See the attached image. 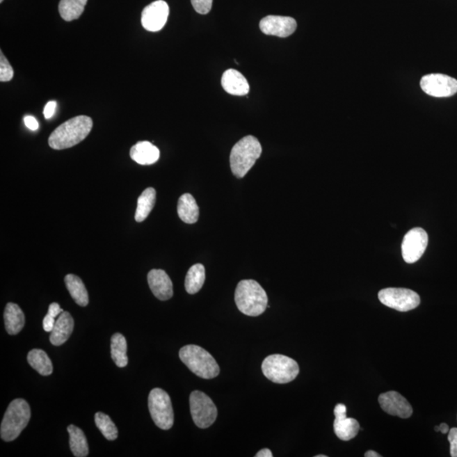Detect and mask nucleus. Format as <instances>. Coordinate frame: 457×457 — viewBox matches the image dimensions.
Wrapping results in <instances>:
<instances>
[{"label":"nucleus","mask_w":457,"mask_h":457,"mask_svg":"<svg viewBox=\"0 0 457 457\" xmlns=\"http://www.w3.org/2000/svg\"><path fill=\"white\" fill-rule=\"evenodd\" d=\"M93 125V120L86 115L74 117L65 121L51 134L49 138L50 147L62 150L77 145L91 132Z\"/></svg>","instance_id":"obj_1"},{"label":"nucleus","mask_w":457,"mask_h":457,"mask_svg":"<svg viewBox=\"0 0 457 457\" xmlns=\"http://www.w3.org/2000/svg\"><path fill=\"white\" fill-rule=\"evenodd\" d=\"M235 302L238 310L248 316L257 317L264 314L268 307L266 291L252 280H244L237 284Z\"/></svg>","instance_id":"obj_2"},{"label":"nucleus","mask_w":457,"mask_h":457,"mask_svg":"<svg viewBox=\"0 0 457 457\" xmlns=\"http://www.w3.org/2000/svg\"><path fill=\"white\" fill-rule=\"evenodd\" d=\"M262 146L255 136H247L235 144L230 152V168L237 178H243L262 154Z\"/></svg>","instance_id":"obj_3"},{"label":"nucleus","mask_w":457,"mask_h":457,"mask_svg":"<svg viewBox=\"0 0 457 457\" xmlns=\"http://www.w3.org/2000/svg\"><path fill=\"white\" fill-rule=\"evenodd\" d=\"M179 358L187 368L198 377L211 380L220 374L216 359L208 351L196 345L182 347L179 353Z\"/></svg>","instance_id":"obj_4"},{"label":"nucleus","mask_w":457,"mask_h":457,"mask_svg":"<svg viewBox=\"0 0 457 457\" xmlns=\"http://www.w3.org/2000/svg\"><path fill=\"white\" fill-rule=\"evenodd\" d=\"M30 419V406L25 400L15 399L11 401L0 428L2 440L10 442L17 439L29 424Z\"/></svg>","instance_id":"obj_5"},{"label":"nucleus","mask_w":457,"mask_h":457,"mask_svg":"<svg viewBox=\"0 0 457 457\" xmlns=\"http://www.w3.org/2000/svg\"><path fill=\"white\" fill-rule=\"evenodd\" d=\"M262 370L264 376L275 384H287L298 377L299 366L294 359L275 354L264 359Z\"/></svg>","instance_id":"obj_6"},{"label":"nucleus","mask_w":457,"mask_h":457,"mask_svg":"<svg viewBox=\"0 0 457 457\" xmlns=\"http://www.w3.org/2000/svg\"><path fill=\"white\" fill-rule=\"evenodd\" d=\"M148 408L152 420L159 428L168 431L174 424V411L169 394L165 390L155 388L148 396Z\"/></svg>","instance_id":"obj_7"},{"label":"nucleus","mask_w":457,"mask_h":457,"mask_svg":"<svg viewBox=\"0 0 457 457\" xmlns=\"http://www.w3.org/2000/svg\"><path fill=\"white\" fill-rule=\"evenodd\" d=\"M190 408L191 417L198 428H209L217 419L216 405L209 396L198 390L191 394Z\"/></svg>","instance_id":"obj_8"},{"label":"nucleus","mask_w":457,"mask_h":457,"mask_svg":"<svg viewBox=\"0 0 457 457\" xmlns=\"http://www.w3.org/2000/svg\"><path fill=\"white\" fill-rule=\"evenodd\" d=\"M378 299L386 307L399 312H408L419 306L417 293L405 288H386L378 292Z\"/></svg>","instance_id":"obj_9"},{"label":"nucleus","mask_w":457,"mask_h":457,"mask_svg":"<svg viewBox=\"0 0 457 457\" xmlns=\"http://www.w3.org/2000/svg\"><path fill=\"white\" fill-rule=\"evenodd\" d=\"M428 234L424 229L414 228L406 233L401 244L402 257L406 263L419 261L428 247Z\"/></svg>","instance_id":"obj_10"},{"label":"nucleus","mask_w":457,"mask_h":457,"mask_svg":"<svg viewBox=\"0 0 457 457\" xmlns=\"http://www.w3.org/2000/svg\"><path fill=\"white\" fill-rule=\"evenodd\" d=\"M421 88L428 95L447 97L457 93V80L443 74H429L421 80Z\"/></svg>","instance_id":"obj_11"},{"label":"nucleus","mask_w":457,"mask_h":457,"mask_svg":"<svg viewBox=\"0 0 457 457\" xmlns=\"http://www.w3.org/2000/svg\"><path fill=\"white\" fill-rule=\"evenodd\" d=\"M170 8L163 0H157L144 8L142 13V25L148 32H159L166 26L169 17Z\"/></svg>","instance_id":"obj_12"},{"label":"nucleus","mask_w":457,"mask_h":457,"mask_svg":"<svg viewBox=\"0 0 457 457\" xmlns=\"http://www.w3.org/2000/svg\"><path fill=\"white\" fill-rule=\"evenodd\" d=\"M259 26L264 34L287 38L295 33L298 24L296 19L292 17L268 15L261 19Z\"/></svg>","instance_id":"obj_13"},{"label":"nucleus","mask_w":457,"mask_h":457,"mask_svg":"<svg viewBox=\"0 0 457 457\" xmlns=\"http://www.w3.org/2000/svg\"><path fill=\"white\" fill-rule=\"evenodd\" d=\"M381 408L390 415L401 419H408L412 415L413 409L405 397L396 392L383 393L378 396Z\"/></svg>","instance_id":"obj_14"},{"label":"nucleus","mask_w":457,"mask_h":457,"mask_svg":"<svg viewBox=\"0 0 457 457\" xmlns=\"http://www.w3.org/2000/svg\"><path fill=\"white\" fill-rule=\"evenodd\" d=\"M334 413V431L339 440L348 441L355 438L360 431V424L351 417L346 416V406L344 404L335 406Z\"/></svg>","instance_id":"obj_15"},{"label":"nucleus","mask_w":457,"mask_h":457,"mask_svg":"<svg viewBox=\"0 0 457 457\" xmlns=\"http://www.w3.org/2000/svg\"><path fill=\"white\" fill-rule=\"evenodd\" d=\"M147 281L152 292L160 300H167L173 296V283L162 269H152L148 273Z\"/></svg>","instance_id":"obj_16"},{"label":"nucleus","mask_w":457,"mask_h":457,"mask_svg":"<svg viewBox=\"0 0 457 457\" xmlns=\"http://www.w3.org/2000/svg\"><path fill=\"white\" fill-rule=\"evenodd\" d=\"M221 84L229 95L235 96L247 95L250 86L247 79L236 70L230 69L223 74Z\"/></svg>","instance_id":"obj_17"},{"label":"nucleus","mask_w":457,"mask_h":457,"mask_svg":"<svg viewBox=\"0 0 457 457\" xmlns=\"http://www.w3.org/2000/svg\"><path fill=\"white\" fill-rule=\"evenodd\" d=\"M74 330V319L68 312H63L58 316L50 335V342L54 346H61L68 341Z\"/></svg>","instance_id":"obj_18"},{"label":"nucleus","mask_w":457,"mask_h":457,"mask_svg":"<svg viewBox=\"0 0 457 457\" xmlns=\"http://www.w3.org/2000/svg\"><path fill=\"white\" fill-rule=\"evenodd\" d=\"M130 156L132 160L141 166H150L158 161L160 151L154 144L144 141L132 146Z\"/></svg>","instance_id":"obj_19"},{"label":"nucleus","mask_w":457,"mask_h":457,"mask_svg":"<svg viewBox=\"0 0 457 457\" xmlns=\"http://www.w3.org/2000/svg\"><path fill=\"white\" fill-rule=\"evenodd\" d=\"M3 318H5L6 329L9 335H17L25 326V315L17 304L8 303Z\"/></svg>","instance_id":"obj_20"},{"label":"nucleus","mask_w":457,"mask_h":457,"mask_svg":"<svg viewBox=\"0 0 457 457\" xmlns=\"http://www.w3.org/2000/svg\"><path fill=\"white\" fill-rule=\"evenodd\" d=\"M177 212L179 218L186 224H195L198 221L199 208L193 195L186 193L179 198Z\"/></svg>","instance_id":"obj_21"},{"label":"nucleus","mask_w":457,"mask_h":457,"mask_svg":"<svg viewBox=\"0 0 457 457\" xmlns=\"http://www.w3.org/2000/svg\"><path fill=\"white\" fill-rule=\"evenodd\" d=\"M65 282L72 298L81 307L88 306L89 296L83 280L75 275L65 276Z\"/></svg>","instance_id":"obj_22"},{"label":"nucleus","mask_w":457,"mask_h":457,"mask_svg":"<svg viewBox=\"0 0 457 457\" xmlns=\"http://www.w3.org/2000/svg\"><path fill=\"white\" fill-rule=\"evenodd\" d=\"M67 431L70 435V450L73 455L77 457L88 456V444L83 431L75 425H70Z\"/></svg>","instance_id":"obj_23"},{"label":"nucleus","mask_w":457,"mask_h":457,"mask_svg":"<svg viewBox=\"0 0 457 457\" xmlns=\"http://www.w3.org/2000/svg\"><path fill=\"white\" fill-rule=\"evenodd\" d=\"M27 361L33 369L44 376L53 373V364L48 354L40 349H33L27 355Z\"/></svg>","instance_id":"obj_24"},{"label":"nucleus","mask_w":457,"mask_h":457,"mask_svg":"<svg viewBox=\"0 0 457 457\" xmlns=\"http://www.w3.org/2000/svg\"><path fill=\"white\" fill-rule=\"evenodd\" d=\"M156 202V191L152 187H148L138 198V208L136 210L135 220L143 222L150 216Z\"/></svg>","instance_id":"obj_25"},{"label":"nucleus","mask_w":457,"mask_h":457,"mask_svg":"<svg viewBox=\"0 0 457 457\" xmlns=\"http://www.w3.org/2000/svg\"><path fill=\"white\" fill-rule=\"evenodd\" d=\"M88 0H61L58 13L65 22L79 19L83 15Z\"/></svg>","instance_id":"obj_26"},{"label":"nucleus","mask_w":457,"mask_h":457,"mask_svg":"<svg viewBox=\"0 0 457 457\" xmlns=\"http://www.w3.org/2000/svg\"><path fill=\"white\" fill-rule=\"evenodd\" d=\"M205 282V268L201 264L191 267L185 280V287L187 293L193 295L201 290Z\"/></svg>","instance_id":"obj_27"},{"label":"nucleus","mask_w":457,"mask_h":457,"mask_svg":"<svg viewBox=\"0 0 457 457\" xmlns=\"http://www.w3.org/2000/svg\"><path fill=\"white\" fill-rule=\"evenodd\" d=\"M127 342L123 335L116 333L111 338V357L117 367L124 368L128 364Z\"/></svg>","instance_id":"obj_28"},{"label":"nucleus","mask_w":457,"mask_h":457,"mask_svg":"<svg viewBox=\"0 0 457 457\" xmlns=\"http://www.w3.org/2000/svg\"><path fill=\"white\" fill-rule=\"evenodd\" d=\"M95 424L102 435L108 440H115L118 437V429H117L114 422L106 414L97 412L95 414Z\"/></svg>","instance_id":"obj_29"},{"label":"nucleus","mask_w":457,"mask_h":457,"mask_svg":"<svg viewBox=\"0 0 457 457\" xmlns=\"http://www.w3.org/2000/svg\"><path fill=\"white\" fill-rule=\"evenodd\" d=\"M14 77V70L13 66L10 65V62L7 61V58L1 51L0 52V81L2 83H7L13 80Z\"/></svg>","instance_id":"obj_30"},{"label":"nucleus","mask_w":457,"mask_h":457,"mask_svg":"<svg viewBox=\"0 0 457 457\" xmlns=\"http://www.w3.org/2000/svg\"><path fill=\"white\" fill-rule=\"evenodd\" d=\"M191 1L194 10L199 14H208L212 9L213 0H191Z\"/></svg>","instance_id":"obj_31"},{"label":"nucleus","mask_w":457,"mask_h":457,"mask_svg":"<svg viewBox=\"0 0 457 457\" xmlns=\"http://www.w3.org/2000/svg\"><path fill=\"white\" fill-rule=\"evenodd\" d=\"M449 442L451 444V456L457 457V428H453L449 432Z\"/></svg>","instance_id":"obj_32"},{"label":"nucleus","mask_w":457,"mask_h":457,"mask_svg":"<svg viewBox=\"0 0 457 457\" xmlns=\"http://www.w3.org/2000/svg\"><path fill=\"white\" fill-rule=\"evenodd\" d=\"M57 107L56 101H50L45 105L44 115L47 120L52 118Z\"/></svg>","instance_id":"obj_33"},{"label":"nucleus","mask_w":457,"mask_h":457,"mask_svg":"<svg viewBox=\"0 0 457 457\" xmlns=\"http://www.w3.org/2000/svg\"><path fill=\"white\" fill-rule=\"evenodd\" d=\"M56 323V318L52 317V316L48 314L45 316L44 321H42V327H44V330L46 332H52Z\"/></svg>","instance_id":"obj_34"},{"label":"nucleus","mask_w":457,"mask_h":457,"mask_svg":"<svg viewBox=\"0 0 457 457\" xmlns=\"http://www.w3.org/2000/svg\"><path fill=\"white\" fill-rule=\"evenodd\" d=\"M24 123L26 127L30 129L31 131H37L39 127L38 120L35 119L33 116H25Z\"/></svg>","instance_id":"obj_35"},{"label":"nucleus","mask_w":457,"mask_h":457,"mask_svg":"<svg viewBox=\"0 0 457 457\" xmlns=\"http://www.w3.org/2000/svg\"><path fill=\"white\" fill-rule=\"evenodd\" d=\"M64 310L56 303H53L49 305L48 314L54 318H57L60 316Z\"/></svg>","instance_id":"obj_36"},{"label":"nucleus","mask_w":457,"mask_h":457,"mask_svg":"<svg viewBox=\"0 0 457 457\" xmlns=\"http://www.w3.org/2000/svg\"><path fill=\"white\" fill-rule=\"evenodd\" d=\"M273 454L271 450H268V449H263V450H261L260 451L257 452L256 454V457H272Z\"/></svg>","instance_id":"obj_37"},{"label":"nucleus","mask_w":457,"mask_h":457,"mask_svg":"<svg viewBox=\"0 0 457 457\" xmlns=\"http://www.w3.org/2000/svg\"><path fill=\"white\" fill-rule=\"evenodd\" d=\"M440 431L445 435L449 431V426L447 424H441L440 425Z\"/></svg>","instance_id":"obj_38"},{"label":"nucleus","mask_w":457,"mask_h":457,"mask_svg":"<svg viewBox=\"0 0 457 457\" xmlns=\"http://www.w3.org/2000/svg\"><path fill=\"white\" fill-rule=\"evenodd\" d=\"M364 456H366V457H381V456L380 454H378V453H377L376 451H367L364 454Z\"/></svg>","instance_id":"obj_39"},{"label":"nucleus","mask_w":457,"mask_h":457,"mask_svg":"<svg viewBox=\"0 0 457 457\" xmlns=\"http://www.w3.org/2000/svg\"><path fill=\"white\" fill-rule=\"evenodd\" d=\"M436 432H440V426H436L435 428Z\"/></svg>","instance_id":"obj_40"},{"label":"nucleus","mask_w":457,"mask_h":457,"mask_svg":"<svg viewBox=\"0 0 457 457\" xmlns=\"http://www.w3.org/2000/svg\"><path fill=\"white\" fill-rule=\"evenodd\" d=\"M316 457H327V456H326V455H318V456H316Z\"/></svg>","instance_id":"obj_41"},{"label":"nucleus","mask_w":457,"mask_h":457,"mask_svg":"<svg viewBox=\"0 0 457 457\" xmlns=\"http://www.w3.org/2000/svg\"><path fill=\"white\" fill-rule=\"evenodd\" d=\"M3 0H0V3H3Z\"/></svg>","instance_id":"obj_42"}]
</instances>
